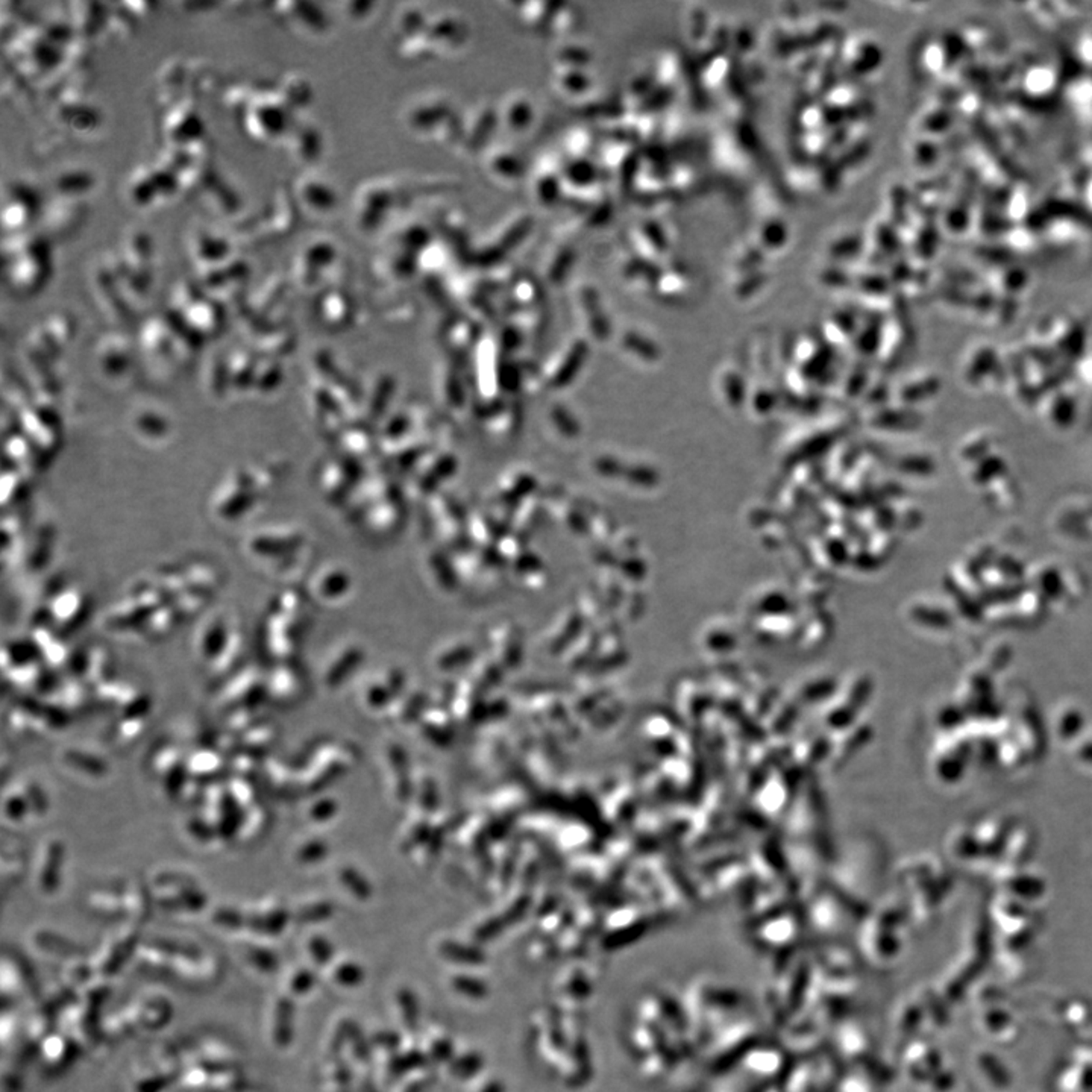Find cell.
I'll list each match as a JSON object with an SVG mask.
<instances>
[{
  "mask_svg": "<svg viewBox=\"0 0 1092 1092\" xmlns=\"http://www.w3.org/2000/svg\"><path fill=\"white\" fill-rule=\"evenodd\" d=\"M84 205L76 198L60 196L50 200L43 211V223L47 233L56 239L68 237L84 219Z\"/></svg>",
  "mask_w": 1092,
  "mask_h": 1092,
  "instance_id": "5bb4252c",
  "label": "cell"
},
{
  "mask_svg": "<svg viewBox=\"0 0 1092 1092\" xmlns=\"http://www.w3.org/2000/svg\"><path fill=\"white\" fill-rule=\"evenodd\" d=\"M3 261L8 284L21 294L39 292L50 272L46 245L27 234L11 235L5 240Z\"/></svg>",
  "mask_w": 1092,
  "mask_h": 1092,
  "instance_id": "277c9868",
  "label": "cell"
},
{
  "mask_svg": "<svg viewBox=\"0 0 1092 1092\" xmlns=\"http://www.w3.org/2000/svg\"><path fill=\"white\" fill-rule=\"evenodd\" d=\"M74 323L66 313L47 314L46 319L35 327L27 339V353L41 366H50L64 347L72 341Z\"/></svg>",
  "mask_w": 1092,
  "mask_h": 1092,
  "instance_id": "8992f818",
  "label": "cell"
},
{
  "mask_svg": "<svg viewBox=\"0 0 1092 1092\" xmlns=\"http://www.w3.org/2000/svg\"><path fill=\"white\" fill-rule=\"evenodd\" d=\"M306 533L292 524L260 526L243 542L246 557L284 579L306 567Z\"/></svg>",
  "mask_w": 1092,
  "mask_h": 1092,
  "instance_id": "3957f363",
  "label": "cell"
},
{
  "mask_svg": "<svg viewBox=\"0 0 1092 1092\" xmlns=\"http://www.w3.org/2000/svg\"><path fill=\"white\" fill-rule=\"evenodd\" d=\"M313 986V974L308 970H296L288 979V994L294 997H300L302 994L308 993Z\"/></svg>",
  "mask_w": 1092,
  "mask_h": 1092,
  "instance_id": "d590c367",
  "label": "cell"
},
{
  "mask_svg": "<svg viewBox=\"0 0 1092 1092\" xmlns=\"http://www.w3.org/2000/svg\"><path fill=\"white\" fill-rule=\"evenodd\" d=\"M454 985L459 989L460 993L466 994L467 997H472V999H481L486 994V988L481 985L478 980L459 977V979H455Z\"/></svg>",
  "mask_w": 1092,
  "mask_h": 1092,
  "instance_id": "f35d334b",
  "label": "cell"
},
{
  "mask_svg": "<svg viewBox=\"0 0 1092 1092\" xmlns=\"http://www.w3.org/2000/svg\"><path fill=\"white\" fill-rule=\"evenodd\" d=\"M74 9V27H78L82 33H92L94 27L99 25L100 15H102V5L98 3H74L72 5Z\"/></svg>",
  "mask_w": 1092,
  "mask_h": 1092,
  "instance_id": "1f68e13d",
  "label": "cell"
},
{
  "mask_svg": "<svg viewBox=\"0 0 1092 1092\" xmlns=\"http://www.w3.org/2000/svg\"><path fill=\"white\" fill-rule=\"evenodd\" d=\"M237 947L240 948L241 958L246 960L249 965L255 968L257 971L263 974H272L278 970L280 966V959L276 956V953L272 948L261 944L258 941L245 940L241 936L240 941H237Z\"/></svg>",
  "mask_w": 1092,
  "mask_h": 1092,
  "instance_id": "cb8c5ba5",
  "label": "cell"
},
{
  "mask_svg": "<svg viewBox=\"0 0 1092 1092\" xmlns=\"http://www.w3.org/2000/svg\"><path fill=\"white\" fill-rule=\"evenodd\" d=\"M178 190L176 175L166 167H137L127 182L128 200L134 207L147 208Z\"/></svg>",
  "mask_w": 1092,
  "mask_h": 1092,
  "instance_id": "52a82bcc",
  "label": "cell"
},
{
  "mask_svg": "<svg viewBox=\"0 0 1092 1092\" xmlns=\"http://www.w3.org/2000/svg\"><path fill=\"white\" fill-rule=\"evenodd\" d=\"M128 720H122L117 727L114 728L113 738L114 742H117L119 745L123 744H131L133 740L137 739L143 733V726H145V716H134L128 715Z\"/></svg>",
  "mask_w": 1092,
  "mask_h": 1092,
  "instance_id": "d6a6232c",
  "label": "cell"
},
{
  "mask_svg": "<svg viewBox=\"0 0 1092 1092\" xmlns=\"http://www.w3.org/2000/svg\"><path fill=\"white\" fill-rule=\"evenodd\" d=\"M233 630L234 626H231V622L227 620V616L219 613L210 616L200 628L199 639H198L200 657L205 662L213 663L214 660L219 657L223 646L227 645Z\"/></svg>",
  "mask_w": 1092,
  "mask_h": 1092,
  "instance_id": "e0dca14e",
  "label": "cell"
},
{
  "mask_svg": "<svg viewBox=\"0 0 1092 1092\" xmlns=\"http://www.w3.org/2000/svg\"><path fill=\"white\" fill-rule=\"evenodd\" d=\"M284 473L280 460L247 463L222 478L211 496L210 507L220 520H237L252 513L266 500Z\"/></svg>",
  "mask_w": 1092,
  "mask_h": 1092,
  "instance_id": "7a4b0ae2",
  "label": "cell"
},
{
  "mask_svg": "<svg viewBox=\"0 0 1092 1092\" xmlns=\"http://www.w3.org/2000/svg\"><path fill=\"white\" fill-rule=\"evenodd\" d=\"M27 812H31V804L27 799V791L19 792L13 791L11 795L5 797V813L8 818L17 822L27 816Z\"/></svg>",
  "mask_w": 1092,
  "mask_h": 1092,
  "instance_id": "e575fe53",
  "label": "cell"
},
{
  "mask_svg": "<svg viewBox=\"0 0 1092 1092\" xmlns=\"http://www.w3.org/2000/svg\"><path fill=\"white\" fill-rule=\"evenodd\" d=\"M294 199H290L286 188H278L273 198L272 207L267 219V234L273 237H280L281 234L288 233L290 222L294 223Z\"/></svg>",
  "mask_w": 1092,
  "mask_h": 1092,
  "instance_id": "4316f807",
  "label": "cell"
},
{
  "mask_svg": "<svg viewBox=\"0 0 1092 1092\" xmlns=\"http://www.w3.org/2000/svg\"><path fill=\"white\" fill-rule=\"evenodd\" d=\"M80 1053V1044L64 1032H55L41 1048L46 1070H54L56 1072L62 1071L74 1064Z\"/></svg>",
  "mask_w": 1092,
  "mask_h": 1092,
  "instance_id": "d6986e66",
  "label": "cell"
},
{
  "mask_svg": "<svg viewBox=\"0 0 1092 1092\" xmlns=\"http://www.w3.org/2000/svg\"><path fill=\"white\" fill-rule=\"evenodd\" d=\"M294 997L290 994L278 995L273 1005L272 1023H270V1038L273 1046L278 1050H284L294 1041Z\"/></svg>",
  "mask_w": 1092,
  "mask_h": 1092,
  "instance_id": "ac0fdd59",
  "label": "cell"
},
{
  "mask_svg": "<svg viewBox=\"0 0 1092 1092\" xmlns=\"http://www.w3.org/2000/svg\"><path fill=\"white\" fill-rule=\"evenodd\" d=\"M93 186V174L82 167L62 169L56 174L54 180L56 194L68 196V198H78L80 194H86Z\"/></svg>",
  "mask_w": 1092,
  "mask_h": 1092,
  "instance_id": "7402d4cb",
  "label": "cell"
},
{
  "mask_svg": "<svg viewBox=\"0 0 1092 1092\" xmlns=\"http://www.w3.org/2000/svg\"><path fill=\"white\" fill-rule=\"evenodd\" d=\"M204 386L214 400H225L229 394L228 386V355L214 353L205 363Z\"/></svg>",
  "mask_w": 1092,
  "mask_h": 1092,
  "instance_id": "484cf974",
  "label": "cell"
},
{
  "mask_svg": "<svg viewBox=\"0 0 1092 1092\" xmlns=\"http://www.w3.org/2000/svg\"><path fill=\"white\" fill-rule=\"evenodd\" d=\"M349 587L347 573L340 567H323L314 577L312 589L320 600L333 601L343 596Z\"/></svg>",
  "mask_w": 1092,
  "mask_h": 1092,
  "instance_id": "603a6c76",
  "label": "cell"
},
{
  "mask_svg": "<svg viewBox=\"0 0 1092 1092\" xmlns=\"http://www.w3.org/2000/svg\"><path fill=\"white\" fill-rule=\"evenodd\" d=\"M131 428L134 434L146 443H160L174 433V422L161 407L141 406L133 412Z\"/></svg>",
  "mask_w": 1092,
  "mask_h": 1092,
  "instance_id": "9a60e30c",
  "label": "cell"
},
{
  "mask_svg": "<svg viewBox=\"0 0 1092 1092\" xmlns=\"http://www.w3.org/2000/svg\"><path fill=\"white\" fill-rule=\"evenodd\" d=\"M204 129L202 117L192 100L172 104L163 127L170 147H190L200 143Z\"/></svg>",
  "mask_w": 1092,
  "mask_h": 1092,
  "instance_id": "7c38bea8",
  "label": "cell"
},
{
  "mask_svg": "<svg viewBox=\"0 0 1092 1092\" xmlns=\"http://www.w3.org/2000/svg\"><path fill=\"white\" fill-rule=\"evenodd\" d=\"M349 477H351L349 467L343 466L339 460H331L325 463V466L320 471V487L328 498L340 500V495L347 492L351 487Z\"/></svg>",
  "mask_w": 1092,
  "mask_h": 1092,
  "instance_id": "f546056e",
  "label": "cell"
},
{
  "mask_svg": "<svg viewBox=\"0 0 1092 1092\" xmlns=\"http://www.w3.org/2000/svg\"><path fill=\"white\" fill-rule=\"evenodd\" d=\"M139 941H140V932L137 929V924L122 927L121 930L111 933L100 948L98 960L93 964L98 977L104 980L111 979L121 971L122 968L127 965L128 960L133 958L135 948L139 946Z\"/></svg>",
  "mask_w": 1092,
  "mask_h": 1092,
  "instance_id": "8fae6325",
  "label": "cell"
},
{
  "mask_svg": "<svg viewBox=\"0 0 1092 1092\" xmlns=\"http://www.w3.org/2000/svg\"><path fill=\"white\" fill-rule=\"evenodd\" d=\"M143 948L141 970L147 976L170 980L186 989H202L219 980V964L199 947L184 941L157 938Z\"/></svg>",
  "mask_w": 1092,
  "mask_h": 1092,
  "instance_id": "6da1fadb",
  "label": "cell"
},
{
  "mask_svg": "<svg viewBox=\"0 0 1092 1092\" xmlns=\"http://www.w3.org/2000/svg\"><path fill=\"white\" fill-rule=\"evenodd\" d=\"M87 596L80 592L78 587H61L47 600V606L43 610V618L46 624H56L61 626H74L84 618L87 612Z\"/></svg>",
  "mask_w": 1092,
  "mask_h": 1092,
  "instance_id": "4fadbf2b",
  "label": "cell"
},
{
  "mask_svg": "<svg viewBox=\"0 0 1092 1092\" xmlns=\"http://www.w3.org/2000/svg\"><path fill=\"white\" fill-rule=\"evenodd\" d=\"M64 763H67L78 773H86L88 775H94V777L96 775L99 777V775H104V774L107 773V766L99 757H93L90 754H82V751H78V750L66 751Z\"/></svg>",
  "mask_w": 1092,
  "mask_h": 1092,
  "instance_id": "4dcf8cb0",
  "label": "cell"
},
{
  "mask_svg": "<svg viewBox=\"0 0 1092 1092\" xmlns=\"http://www.w3.org/2000/svg\"><path fill=\"white\" fill-rule=\"evenodd\" d=\"M39 192L27 182L14 181L5 190L3 199V229L17 235L27 231L29 223L39 216Z\"/></svg>",
  "mask_w": 1092,
  "mask_h": 1092,
  "instance_id": "30bf717a",
  "label": "cell"
},
{
  "mask_svg": "<svg viewBox=\"0 0 1092 1092\" xmlns=\"http://www.w3.org/2000/svg\"><path fill=\"white\" fill-rule=\"evenodd\" d=\"M133 1007L137 1021L143 1030H158L161 1027L166 1026L169 1021H172V1015H174L172 1003L157 994L143 997L140 1001L133 1005Z\"/></svg>",
  "mask_w": 1092,
  "mask_h": 1092,
  "instance_id": "ffe728a7",
  "label": "cell"
},
{
  "mask_svg": "<svg viewBox=\"0 0 1092 1092\" xmlns=\"http://www.w3.org/2000/svg\"><path fill=\"white\" fill-rule=\"evenodd\" d=\"M308 948H310V953H312V956H313L314 962H316V964H319L320 966L327 965L328 962H329L331 958H333V950H331V947H329L327 941L322 940V938H314V940H312Z\"/></svg>",
  "mask_w": 1092,
  "mask_h": 1092,
  "instance_id": "74e56055",
  "label": "cell"
},
{
  "mask_svg": "<svg viewBox=\"0 0 1092 1092\" xmlns=\"http://www.w3.org/2000/svg\"><path fill=\"white\" fill-rule=\"evenodd\" d=\"M329 913H331V909L327 905L325 906L323 905L322 906H314L313 905V906L302 907L300 912L296 913V918L300 919V921H316V919L319 918H327V917H329Z\"/></svg>",
  "mask_w": 1092,
  "mask_h": 1092,
  "instance_id": "ab89813d",
  "label": "cell"
},
{
  "mask_svg": "<svg viewBox=\"0 0 1092 1092\" xmlns=\"http://www.w3.org/2000/svg\"><path fill=\"white\" fill-rule=\"evenodd\" d=\"M35 946L40 948L41 952L55 956V958H64V959L74 960L84 959L86 952L76 946L74 941L67 940L64 936H56V933L40 932L33 936Z\"/></svg>",
  "mask_w": 1092,
  "mask_h": 1092,
  "instance_id": "83f0119b",
  "label": "cell"
},
{
  "mask_svg": "<svg viewBox=\"0 0 1092 1092\" xmlns=\"http://www.w3.org/2000/svg\"><path fill=\"white\" fill-rule=\"evenodd\" d=\"M282 380H284V371H282L281 361L261 359L255 371L251 392L260 396H269L280 389Z\"/></svg>",
  "mask_w": 1092,
  "mask_h": 1092,
  "instance_id": "f1b7e54d",
  "label": "cell"
},
{
  "mask_svg": "<svg viewBox=\"0 0 1092 1092\" xmlns=\"http://www.w3.org/2000/svg\"><path fill=\"white\" fill-rule=\"evenodd\" d=\"M190 251L200 269L213 267L229 258L231 243L217 231L198 228L190 237Z\"/></svg>",
  "mask_w": 1092,
  "mask_h": 1092,
  "instance_id": "2e32d148",
  "label": "cell"
},
{
  "mask_svg": "<svg viewBox=\"0 0 1092 1092\" xmlns=\"http://www.w3.org/2000/svg\"><path fill=\"white\" fill-rule=\"evenodd\" d=\"M94 359L105 378L123 381L134 366V347L125 334L111 331L98 340Z\"/></svg>",
  "mask_w": 1092,
  "mask_h": 1092,
  "instance_id": "9c48e42d",
  "label": "cell"
},
{
  "mask_svg": "<svg viewBox=\"0 0 1092 1092\" xmlns=\"http://www.w3.org/2000/svg\"><path fill=\"white\" fill-rule=\"evenodd\" d=\"M220 765V757L216 751L204 750L194 754L193 760L190 762V773L194 774V777H210L216 774Z\"/></svg>",
  "mask_w": 1092,
  "mask_h": 1092,
  "instance_id": "836d02e7",
  "label": "cell"
},
{
  "mask_svg": "<svg viewBox=\"0 0 1092 1092\" xmlns=\"http://www.w3.org/2000/svg\"><path fill=\"white\" fill-rule=\"evenodd\" d=\"M155 887L160 889L157 905L166 912H199L207 905V895L196 881L178 873H161L155 877Z\"/></svg>",
  "mask_w": 1092,
  "mask_h": 1092,
  "instance_id": "ba28073f",
  "label": "cell"
},
{
  "mask_svg": "<svg viewBox=\"0 0 1092 1092\" xmlns=\"http://www.w3.org/2000/svg\"><path fill=\"white\" fill-rule=\"evenodd\" d=\"M64 854H66V848L62 842L60 840L47 842L43 852V859H41L43 862H41L40 877H39V885L43 893H54L60 887Z\"/></svg>",
  "mask_w": 1092,
  "mask_h": 1092,
  "instance_id": "44dd1931",
  "label": "cell"
},
{
  "mask_svg": "<svg viewBox=\"0 0 1092 1092\" xmlns=\"http://www.w3.org/2000/svg\"><path fill=\"white\" fill-rule=\"evenodd\" d=\"M284 280L278 275H272L269 280L264 281L261 284L260 288L257 290L255 300L251 304V313L253 318H270L269 314L275 308H278L284 294V287H282Z\"/></svg>",
  "mask_w": 1092,
  "mask_h": 1092,
  "instance_id": "d4e9b609",
  "label": "cell"
},
{
  "mask_svg": "<svg viewBox=\"0 0 1092 1092\" xmlns=\"http://www.w3.org/2000/svg\"><path fill=\"white\" fill-rule=\"evenodd\" d=\"M243 127L253 140L269 141L278 139L286 129L287 111L284 100L276 90H260L252 93L243 111Z\"/></svg>",
  "mask_w": 1092,
  "mask_h": 1092,
  "instance_id": "5b68a950",
  "label": "cell"
},
{
  "mask_svg": "<svg viewBox=\"0 0 1092 1092\" xmlns=\"http://www.w3.org/2000/svg\"><path fill=\"white\" fill-rule=\"evenodd\" d=\"M334 979L339 982V985L355 986L359 985V982L363 979V972L359 966L353 964H343L335 968L334 971Z\"/></svg>",
  "mask_w": 1092,
  "mask_h": 1092,
  "instance_id": "8d00e7d4",
  "label": "cell"
}]
</instances>
